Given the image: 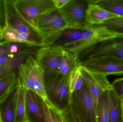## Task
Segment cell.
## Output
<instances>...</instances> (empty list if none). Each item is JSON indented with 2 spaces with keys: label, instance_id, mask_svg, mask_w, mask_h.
Masks as SVG:
<instances>
[{
  "label": "cell",
  "instance_id": "15",
  "mask_svg": "<svg viewBox=\"0 0 123 122\" xmlns=\"http://www.w3.org/2000/svg\"><path fill=\"white\" fill-rule=\"evenodd\" d=\"M2 41L5 43H16L24 44L31 47H42L41 43L32 40L29 37L20 33L5 24L1 31Z\"/></svg>",
  "mask_w": 123,
  "mask_h": 122
},
{
  "label": "cell",
  "instance_id": "6",
  "mask_svg": "<svg viewBox=\"0 0 123 122\" xmlns=\"http://www.w3.org/2000/svg\"><path fill=\"white\" fill-rule=\"evenodd\" d=\"M105 57L123 59V35H116L97 44L79 59L81 63Z\"/></svg>",
  "mask_w": 123,
  "mask_h": 122
},
{
  "label": "cell",
  "instance_id": "8",
  "mask_svg": "<svg viewBox=\"0 0 123 122\" xmlns=\"http://www.w3.org/2000/svg\"><path fill=\"white\" fill-rule=\"evenodd\" d=\"M87 5L85 0H70L59 10L69 28H82L89 24L86 19Z\"/></svg>",
  "mask_w": 123,
  "mask_h": 122
},
{
  "label": "cell",
  "instance_id": "27",
  "mask_svg": "<svg viewBox=\"0 0 123 122\" xmlns=\"http://www.w3.org/2000/svg\"><path fill=\"white\" fill-rule=\"evenodd\" d=\"M61 111L70 122H84L77 107L71 101L68 106L62 110Z\"/></svg>",
  "mask_w": 123,
  "mask_h": 122
},
{
  "label": "cell",
  "instance_id": "25",
  "mask_svg": "<svg viewBox=\"0 0 123 122\" xmlns=\"http://www.w3.org/2000/svg\"><path fill=\"white\" fill-rule=\"evenodd\" d=\"M80 67L73 71L69 76V87L71 96L74 92L79 91L84 86Z\"/></svg>",
  "mask_w": 123,
  "mask_h": 122
},
{
  "label": "cell",
  "instance_id": "9",
  "mask_svg": "<svg viewBox=\"0 0 123 122\" xmlns=\"http://www.w3.org/2000/svg\"><path fill=\"white\" fill-rule=\"evenodd\" d=\"M65 51L61 45L41 47L36 52L35 58L45 72H57Z\"/></svg>",
  "mask_w": 123,
  "mask_h": 122
},
{
  "label": "cell",
  "instance_id": "16",
  "mask_svg": "<svg viewBox=\"0 0 123 122\" xmlns=\"http://www.w3.org/2000/svg\"><path fill=\"white\" fill-rule=\"evenodd\" d=\"M27 89L19 84L17 90L15 122H29L27 112Z\"/></svg>",
  "mask_w": 123,
  "mask_h": 122
},
{
  "label": "cell",
  "instance_id": "23",
  "mask_svg": "<svg viewBox=\"0 0 123 122\" xmlns=\"http://www.w3.org/2000/svg\"><path fill=\"white\" fill-rule=\"evenodd\" d=\"M86 27L82 28L66 29L62 33L55 44L63 46L78 40L81 36Z\"/></svg>",
  "mask_w": 123,
  "mask_h": 122
},
{
  "label": "cell",
  "instance_id": "11",
  "mask_svg": "<svg viewBox=\"0 0 123 122\" xmlns=\"http://www.w3.org/2000/svg\"><path fill=\"white\" fill-rule=\"evenodd\" d=\"M70 101L77 107L84 122H97L94 104L85 85L79 91L72 95Z\"/></svg>",
  "mask_w": 123,
  "mask_h": 122
},
{
  "label": "cell",
  "instance_id": "14",
  "mask_svg": "<svg viewBox=\"0 0 123 122\" xmlns=\"http://www.w3.org/2000/svg\"><path fill=\"white\" fill-rule=\"evenodd\" d=\"M87 4L86 19L87 23L89 25H100L108 19L119 16L97 4L91 3Z\"/></svg>",
  "mask_w": 123,
  "mask_h": 122
},
{
  "label": "cell",
  "instance_id": "12",
  "mask_svg": "<svg viewBox=\"0 0 123 122\" xmlns=\"http://www.w3.org/2000/svg\"><path fill=\"white\" fill-rule=\"evenodd\" d=\"M84 66L98 73L107 76L123 74V59L105 57L81 62Z\"/></svg>",
  "mask_w": 123,
  "mask_h": 122
},
{
  "label": "cell",
  "instance_id": "24",
  "mask_svg": "<svg viewBox=\"0 0 123 122\" xmlns=\"http://www.w3.org/2000/svg\"><path fill=\"white\" fill-rule=\"evenodd\" d=\"M35 47L16 43H0V54L6 53H16L25 51H34Z\"/></svg>",
  "mask_w": 123,
  "mask_h": 122
},
{
  "label": "cell",
  "instance_id": "32",
  "mask_svg": "<svg viewBox=\"0 0 123 122\" xmlns=\"http://www.w3.org/2000/svg\"><path fill=\"white\" fill-rule=\"evenodd\" d=\"M11 68L6 66L0 65V80L8 76L11 72L14 71Z\"/></svg>",
  "mask_w": 123,
  "mask_h": 122
},
{
  "label": "cell",
  "instance_id": "26",
  "mask_svg": "<svg viewBox=\"0 0 123 122\" xmlns=\"http://www.w3.org/2000/svg\"><path fill=\"white\" fill-rule=\"evenodd\" d=\"M100 26L115 35H123V16H118L108 19Z\"/></svg>",
  "mask_w": 123,
  "mask_h": 122
},
{
  "label": "cell",
  "instance_id": "30",
  "mask_svg": "<svg viewBox=\"0 0 123 122\" xmlns=\"http://www.w3.org/2000/svg\"><path fill=\"white\" fill-rule=\"evenodd\" d=\"M42 108L44 115L45 122H53L51 114L47 102L40 99Z\"/></svg>",
  "mask_w": 123,
  "mask_h": 122
},
{
  "label": "cell",
  "instance_id": "38",
  "mask_svg": "<svg viewBox=\"0 0 123 122\" xmlns=\"http://www.w3.org/2000/svg\"><path fill=\"white\" fill-rule=\"evenodd\" d=\"M0 122H3L2 117H1V115L0 112Z\"/></svg>",
  "mask_w": 123,
  "mask_h": 122
},
{
  "label": "cell",
  "instance_id": "20",
  "mask_svg": "<svg viewBox=\"0 0 123 122\" xmlns=\"http://www.w3.org/2000/svg\"><path fill=\"white\" fill-rule=\"evenodd\" d=\"M19 85L17 73L16 71L0 80V103L3 101L10 93L18 87Z\"/></svg>",
  "mask_w": 123,
  "mask_h": 122
},
{
  "label": "cell",
  "instance_id": "5",
  "mask_svg": "<svg viewBox=\"0 0 123 122\" xmlns=\"http://www.w3.org/2000/svg\"><path fill=\"white\" fill-rule=\"evenodd\" d=\"M15 10L36 32L37 20L56 10L53 0H12Z\"/></svg>",
  "mask_w": 123,
  "mask_h": 122
},
{
  "label": "cell",
  "instance_id": "28",
  "mask_svg": "<svg viewBox=\"0 0 123 122\" xmlns=\"http://www.w3.org/2000/svg\"><path fill=\"white\" fill-rule=\"evenodd\" d=\"M50 111L53 122H64L61 110L51 103L49 100L46 101Z\"/></svg>",
  "mask_w": 123,
  "mask_h": 122
},
{
  "label": "cell",
  "instance_id": "36",
  "mask_svg": "<svg viewBox=\"0 0 123 122\" xmlns=\"http://www.w3.org/2000/svg\"><path fill=\"white\" fill-rule=\"evenodd\" d=\"M121 110H122V117L123 120V100H121Z\"/></svg>",
  "mask_w": 123,
  "mask_h": 122
},
{
  "label": "cell",
  "instance_id": "2",
  "mask_svg": "<svg viewBox=\"0 0 123 122\" xmlns=\"http://www.w3.org/2000/svg\"><path fill=\"white\" fill-rule=\"evenodd\" d=\"M69 29L59 10H56L39 18L36 33L39 37L42 47L54 45L62 33Z\"/></svg>",
  "mask_w": 123,
  "mask_h": 122
},
{
  "label": "cell",
  "instance_id": "18",
  "mask_svg": "<svg viewBox=\"0 0 123 122\" xmlns=\"http://www.w3.org/2000/svg\"><path fill=\"white\" fill-rule=\"evenodd\" d=\"M17 88L12 92L8 97L0 103V112L3 122H15Z\"/></svg>",
  "mask_w": 123,
  "mask_h": 122
},
{
  "label": "cell",
  "instance_id": "4",
  "mask_svg": "<svg viewBox=\"0 0 123 122\" xmlns=\"http://www.w3.org/2000/svg\"><path fill=\"white\" fill-rule=\"evenodd\" d=\"M69 76L56 71L45 72V84L49 101L58 109L67 106L71 96L69 87Z\"/></svg>",
  "mask_w": 123,
  "mask_h": 122
},
{
  "label": "cell",
  "instance_id": "3",
  "mask_svg": "<svg viewBox=\"0 0 123 122\" xmlns=\"http://www.w3.org/2000/svg\"><path fill=\"white\" fill-rule=\"evenodd\" d=\"M116 36L100 25L88 24L79 39L62 46L66 51L74 54L79 58L96 44Z\"/></svg>",
  "mask_w": 123,
  "mask_h": 122
},
{
  "label": "cell",
  "instance_id": "19",
  "mask_svg": "<svg viewBox=\"0 0 123 122\" xmlns=\"http://www.w3.org/2000/svg\"><path fill=\"white\" fill-rule=\"evenodd\" d=\"M81 66L78 57L65 50L57 72L62 75L69 76L73 71Z\"/></svg>",
  "mask_w": 123,
  "mask_h": 122
},
{
  "label": "cell",
  "instance_id": "37",
  "mask_svg": "<svg viewBox=\"0 0 123 122\" xmlns=\"http://www.w3.org/2000/svg\"><path fill=\"white\" fill-rule=\"evenodd\" d=\"M1 29H2V28L0 27V43H1V42H2V40H1Z\"/></svg>",
  "mask_w": 123,
  "mask_h": 122
},
{
  "label": "cell",
  "instance_id": "34",
  "mask_svg": "<svg viewBox=\"0 0 123 122\" xmlns=\"http://www.w3.org/2000/svg\"><path fill=\"white\" fill-rule=\"evenodd\" d=\"M70 0H53L55 8L58 10L61 9L66 4H67Z\"/></svg>",
  "mask_w": 123,
  "mask_h": 122
},
{
  "label": "cell",
  "instance_id": "7",
  "mask_svg": "<svg viewBox=\"0 0 123 122\" xmlns=\"http://www.w3.org/2000/svg\"><path fill=\"white\" fill-rule=\"evenodd\" d=\"M81 75L84 85L92 97L97 109L101 95L105 91L112 88L111 84L107 76L98 73L84 66L80 67Z\"/></svg>",
  "mask_w": 123,
  "mask_h": 122
},
{
  "label": "cell",
  "instance_id": "29",
  "mask_svg": "<svg viewBox=\"0 0 123 122\" xmlns=\"http://www.w3.org/2000/svg\"><path fill=\"white\" fill-rule=\"evenodd\" d=\"M111 87L119 98L123 100V77L115 80L111 84Z\"/></svg>",
  "mask_w": 123,
  "mask_h": 122
},
{
  "label": "cell",
  "instance_id": "33",
  "mask_svg": "<svg viewBox=\"0 0 123 122\" xmlns=\"http://www.w3.org/2000/svg\"><path fill=\"white\" fill-rule=\"evenodd\" d=\"M101 0L105 3L119 6L123 8V0Z\"/></svg>",
  "mask_w": 123,
  "mask_h": 122
},
{
  "label": "cell",
  "instance_id": "35",
  "mask_svg": "<svg viewBox=\"0 0 123 122\" xmlns=\"http://www.w3.org/2000/svg\"><path fill=\"white\" fill-rule=\"evenodd\" d=\"M62 116H63V118L64 120V122H70L68 120V119L66 117H64V115H63L62 114Z\"/></svg>",
  "mask_w": 123,
  "mask_h": 122
},
{
  "label": "cell",
  "instance_id": "13",
  "mask_svg": "<svg viewBox=\"0 0 123 122\" xmlns=\"http://www.w3.org/2000/svg\"><path fill=\"white\" fill-rule=\"evenodd\" d=\"M27 112L29 122H45L40 98L35 93L27 90Z\"/></svg>",
  "mask_w": 123,
  "mask_h": 122
},
{
  "label": "cell",
  "instance_id": "17",
  "mask_svg": "<svg viewBox=\"0 0 123 122\" xmlns=\"http://www.w3.org/2000/svg\"><path fill=\"white\" fill-rule=\"evenodd\" d=\"M35 51H25L16 53H6L0 54V65L6 66L14 71L18 69L28 56Z\"/></svg>",
  "mask_w": 123,
  "mask_h": 122
},
{
  "label": "cell",
  "instance_id": "1",
  "mask_svg": "<svg viewBox=\"0 0 123 122\" xmlns=\"http://www.w3.org/2000/svg\"><path fill=\"white\" fill-rule=\"evenodd\" d=\"M19 84L44 101L48 100L45 90V72L32 54L28 56L17 69Z\"/></svg>",
  "mask_w": 123,
  "mask_h": 122
},
{
  "label": "cell",
  "instance_id": "22",
  "mask_svg": "<svg viewBox=\"0 0 123 122\" xmlns=\"http://www.w3.org/2000/svg\"><path fill=\"white\" fill-rule=\"evenodd\" d=\"M109 90L104 91L100 97L96 109L97 122H109Z\"/></svg>",
  "mask_w": 123,
  "mask_h": 122
},
{
  "label": "cell",
  "instance_id": "10",
  "mask_svg": "<svg viewBox=\"0 0 123 122\" xmlns=\"http://www.w3.org/2000/svg\"><path fill=\"white\" fill-rule=\"evenodd\" d=\"M4 2L5 24L20 33L27 35L34 41L42 44L37 33L18 14L14 8L12 0H4Z\"/></svg>",
  "mask_w": 123,
  "mask_h": 122
},
{
  "label": "cell",
  "instance_id": "21",
  "mask_svg": "<svg viewBox=\"0 0 123 122\" xmlns=\"http://www.w3.org/2000/svg\"><path fill=\"white\" fill-rule=\"evenodd\" d=\"M109 122H123L121 100L112 88L109 90Z\"/></svg>",
  "mask_w": 123,
  "mask_h": 122
},
{
  "label": "cell",
  "instance_id": "31",
  "mask_svg": "<svg viewBox=\"0 0 123 122\" xmlns=\"http://www.w3.org/2000/svg\"><path fill=\"white\" fill-rule=\"evenodd\" d=\"M5 24V2L4 0H0V27L2 28Z\"/></svg>",
  "mask_w": 123,
  "mask_h": 122
}]
</instances>
